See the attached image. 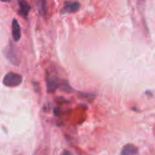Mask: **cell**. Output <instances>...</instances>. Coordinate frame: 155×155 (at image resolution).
Here are the masks:
<instances>
[{
	"label": "cell",
	"mask_w": 155,
	"mask_h": 155,
	"mask_svg": "<svg viewBox=\"0 0 155 155\" xmlns=\"http://www.w3.org/2000/svg\"><path fill=\"white\" fill-rule=\"evenodd\" d=\"M23 76L16 73H7L3 78V84L7 87H15L21 84Z\"/></svg>",
	"instance_id": "obj_1"
},
{
	"label": "cell",
	"mask_w": 155,
	"mask_h": 155,
	"mask_svg": "<svg viewBox=\"0 0 155 155\" xmlns=\"http://www.w3.org/2000/svg\"><path fill=\"white\" fill-rule=\"evenodd\" d=\"M62 80H60L56 75H54L52 74H47L46 76V84H47V91L49 93L54 92L57 88L61 86Z\"/></svg>",
	"instance_id": "obj_2"
},
{
	"label": "cell",
	"mask_w": 155,
	"mask_h": 155,
	"mask_svg": "<svg viewBox=\"0 0 155 155\" xmlns=\"http://www.w3.org/2000/svg\"><path fill=\"white\" fill-rule=\"evenodd\" d=\"M80 3L76 0H69V1H65L64 7L61 9V13L62 14H72V13H75L80 9Z\"/></svg>",
	"instance_id": "obj_3"
},
{
	"label": "cell",
	"mask_w": 155,
	"mask_h": 155,
	"mask_svg": "<svg viewBox=\"0 0 155 155\" xmlns=\"http://www.w3.org/2000/svg\"><path fill=\"white\" fill-rule=\"evenodd\" d=\"M5 54L6 58L13 64H15V65H18L19 64V58H18L17 53H16L15 49L13 47V45H11V44H9V45L7 46V48H5Z\"/></svg>",
	"instance_id": "obj_4"
},
{
	"label": "cell",
	"mask_w": 155,
	"mask_h": 155,
	"mask_svg": "<svg viewBox=\"0 0 155 155\" xmlns=\"http://www.w3.org/2000/svg\"><path fill=\"white\" fill-rule=\"evenodd\" d=\"M17 2H18V5H19V14L25 19H26L29 15L30 9H31L30 5L27 3L26 0H17Z\"/></svg>",
	"instance_id": "obj_5"
},
{
	"label": "cell",
	"mask_w": 155,
	"mask_h": 155,
	"mask_svg": "<svg viewBox=\"0 0 155 155\" xmlns=\"http://www.w3.org/2000/svg\"><path fill=\"white\" fill-rule=\"evenodd\" d=\"M12 37L15 42H18L21 38V28L18 21L15 18L12 20Z\"/></svg>",
	"instance_id": "obj_6"
},
{
	"label": "cell",
	"mask_w": 155,
	"mask_h": 155,
	"mask_svg": "<svg viewBox=\"0 0 155 155\" xmlns=\"http://www.w3.org/2000/svg\"><path fill=\"white\" fill-rule=\"evenodd\" d=\"M139 153L138 148L134 145V144H126L123 147L122 151H121V154L122 155H135Z\"/></svg>",
	"instance_id": "obj_7"
},
{
	"label": "cell",
	"mask_w": 155,
	"mask_h": 155,
	"mask_svg": "<svg viewBox=\"0 0 155 155\" xmlns=\"http://www.w3.org/2000/svg\"><path fill=\"white\" fill-rule=\"evenodd\" d=\"M35 5L38 9L39 14L42 16H45L47 13V5L45 0H35Z\"/></svg>",
	"instance_id": "obj_8"
},
{
	"label": "cell",
	"mask_w": 155,
	"mask_h": 155,
	"mask_svg": "<svg viewBox=\"0 0 155 155\" xmlns=\"http://www.w3.org/2000/svg\"><path fill=\"white\" fill-rule=\"evenodd\" d=\"M0 1H2V2H9L11 0H0Z\"/></svg>",
	"instance_id": "obj_9"
}]
</instances>
